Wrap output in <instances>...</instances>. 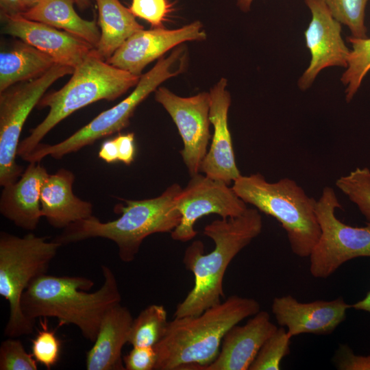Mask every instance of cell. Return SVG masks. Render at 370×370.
Listing matches in <instances>:
<instances>
[{"label": "cell", "instance_id": "obj_37", "mask_svg": "<svg viewBox=\"0 0 370 370\" xmlns=\"http://www.w3.org/2000/svg\"><path fill=\"white\" fill-rule=\"evenodd\" d=\"M1 14H21L27 10L23 0H0Z\"/></svg>", "mask_w": 370, "mask_h": 370}, {"label": "cell", "instance_id": "obj_3", "mask_svg": "<svg viewBox=\"0 0 370 370\" xmlns=\"http://www.w3.org/2000/svg\"><path fill=\"white\" fill-rule=\"evenodd\" d=\"M260 310L256 299L234 295L199 315L174 317L154 347V370H204L218 356L226 332Z\"/></svg>", "mask_w": 370, "mask_h": 370}, {"label": "cell", "instance_id": "obj_26", "mask_svg": "<svg viewBox=\"0 0 370 370\" xmlns=\"http://www.w3.org/2000/svg\"><path fill=\"white\" fill-rule=\"evenodd\" d=\"M347 39L352 45V49L341 81L346 86L345 100L349 102L370 71V38H359L350 36Z\"/></svg>", "mask_w": 370, "mask_h": 370}, {"label": "cell", "instance_id": "obj_10", "mask_svg": "<svg viewBox=\"0 0 370 370\" xmlns=\"http://www.w3.org/2000/svg\"><path fill=\"white\" fill-rule=\"evenodd\" d=\"M342 208L335 191L325 186L317 201L316 214L321 234L310 258V272L316 278H327L343 264L359 257L370 258V223L353 227L335 215Z\"/></svg>", "mask_w": 370, "mask_h": 370}, {"label": "cell", "instance_id": "obj_6", "mask_svg": "<svg viewBox=\"0 0 370 370\" xmlns=\"http://www.w3.org/2000/svg\"><path fill=\"white\" fill-rule=\"evenodd\" d=\"M232 187L244 202L281 224L293 254L309 257L321 234L314 198L291 178L269 182L259 173L241 175Z\"/></svg>", "mask_w": 370, "mask_h": 370}, {"label": "cell", "instance_id": "obj_15", "mask_svg": "<svg viewBox=\"0 0 370 370\" xmlns=\"http://www.w3.org/2000/svg\"><path fill=\"white\" fill-rule=\"evenodd\" d=\"M2 32L18 38L51 57L58 64L75 69L95 49L86 40L65 31L21 14H1Z\"/></svg>", "mask_w": 370, "mask_h": 370}, {"label": "cell", "instance_id": "obj_2", "mask_svg": "<svg viewBox=\"0 0 370 370\" xmlns=\"http://www.w3.org/2000/svg\"><path fill=\"white\" fill-rule=\"evenodd\" d=\"M262 219L256 208H247L241 215L214 220L204 230L214 243V248L204 254V245L194 241L185 250L183 263L194 275V286L176 308L174 317L196 316L221 302L225 297L223 278L235 256L262 230Z\"/></svg>", "mask_w": 370, "mask_h": 370}, {"label": "cell", "instance_id": "obj_28", "mask_svg": "<svg viewBox=\"0 0 370 370\" xmlns=\"http://www.w3.org/2000/svg\"><path fill=\"white\" fill-rule=\"evenodd\" d=\"M336 186L354 203L370 223V170L357 167L336 181Z\"/></svg>", "mask_w": 370, "mask_h": 370}, {"label": "cell", "instance_id": "obj_11", "mask_svg": "<svg viewBox=\"0 0 370 370\" xmlns=\"http://www.w3.org/2000/svg\"><path fill=\"white\" fill-rule=\"evenodd\" d=\"M190 177L175 197L182 218L171 236L180 242H187L196 236L197 232L194 225L202 217L216 214L227 219L241 215L247 208V204L224 182L200 173Z\"/></svg>", "mask_w": 370, "mask_h": 370}, {"label": "cell", "instance_id": "obj_21", "mask_svg": "<svg viewBox=\"0 0 370 370\" xmlns=\"http://www.w3.org/2000/svg\"><path fill=\"white\" fill-rule=\"evenodd\" d=\"M75 175L66 169L49 174L40 192L42 217L56 228H66L92 216V205L73 192Z\"/></svg>", "mask_w": 370, "mask_h": 370}, {"label": "cell", "instance_id": "obj_12", "mask_svg": "<svg viewBox=\"0 0 370 370\" xmlns=\"http://www.w3.org/2000/svg\"><path fill=\"white\" fill-rule=\"evenodd\" d=\"M155 99L169 113L178 130L184 145L180 153L190 176L200 173L210 138V93L202 92L183 97L159 86L155 90Z\"/></svg>", "mask_w": 370, "mask_h": 370}, {"label": "cell", "instance_id": "obj_18", "mask_svg": "<svg viewBox=\"0 0 370 370\" xmlns=\"http://www.w3.org/2000/svg\"><path fill=\"white\" fill-rule=\"evenodd\" d=\"M278 327L267 311L260 310L243 325L225 334L216 359L204 370H248L266 340Z\"/></svg>", "mask_w": 370, "mask_h": 370}, {"label": "cell", "instance_id": "obj_31", "mask_svg": "<svg viewBox=\"0 0 370 370\" xmlns=\"http://www.w3.org/2000/svg\"><path fill=\"white\" fill-rule=\"evenodd\" d=\"M38 362L26 352L21 341L13 337L0 345V370H37Z\"/></svg>", "mask_w": 370, "mask_h": 370}, {"label": "cell", "instance_id": "obj_16", "mask_svg": "<svg viewBox=\"0 0 370 370\" xmlns=\"http://www.w3.org/2000/svg\"><path fill=\"white\" fill-rule=\"evenodd\" d=\"M350 308L342 297L303 303L291 295L275 297L271 305L278 323L286 328L291 338L303 334H332L345 320Z\"/></svg>", "mask_w": 370, "mask_h": 370}, {"label": "cell", "instance_id": "obj_7", "mask_svg": "<svg viewBox=\"0 0 370 370\" xmlns=\"http://www.w3.org/2000/svg\"><path fill=\"white\" fill-rule=\"evenodd\" d=\"M47 237L29 233L19 237L0 233V295L9 305L4 335L16 338L33 332L35 321L23 313L21 300L29 285L47 273L62 245Z\"/></svg>", "mask_w": 370, "mask_h": 370}, {"label": "cell", "instance_id": "obj_33", "mask_svg": "<svg viewBox=\"0 0 370 370\" xmlns=\"http://www.w3.org/2000/svg\"><path fill=\"white\" fill-rule=\"evenodd\" d=\"M332 362L339 370H370V355H356L345 344L339 345Z\"/></svg>", "mask_w": 370, "mask_h": 370}, {"label": "cell", "instance_id": "obj_24", "mask_svg": "<svg viewBox=\"0 0 370 370\" xmlns=\"http://www.w3.org/2000/svg\"><path fill=\"white\" fill-rule=\"evenodd\" d=\"M95 1L101 28L100 40L95 49L107 60L129 37L143 29V27L119 0Z\"/></svg>", "mask_w": 370, "mask_h": 370}, {"label": "cell", "instance_id": "obj_34", "mask_svg": "<svg viewBox=\"0 0 370 370\" xmlns=\"http://www.w3.org/2000/svg\"><path fill=\"white\" fill-rule=\"evenodd\" d=\"M123 360L126 370H154L157 354L154 347H133Z\"/></svg>", "mask_w": 370, "mask_h": 370}, {"label": "cell", "instance_id": "obj_19", "mask_svg": "<svg viewBox=\"0 0 370 370\" xmlns=\"http://www.w3.org/2000/svg\"><path fill=\"white\" fill-rule=\"evenodd\" d=\"M48 175L40 162H29L19 179L3 187L1 214L22 229H36L42 217L41 188Z\"/></svg>", "mask_w": 370, "mask_h": 370}, {"label": "cell", "instance_id": "obj_32", "mask_svg": "<svg viewBox=\"0 0 370 370\" xmlns=\"http://www.w3.org/2000/svg\"><path fill=\"white\" fill-rule=\"evenodd\" d=\"M129 10L134 16L158 28L163 27L170 6L167 0H132Z\"/></svg>", "mask_w": 370, "mask_h": 370}, {"label": "cell", "instance_id": "obj_36", "mask_svg": "<svg viewBox=\"0 0 370 370\" xmlns=\"http://www.w3.org/2000/svg\"><path fill=\"white\" fill-rule=\"evenodd\" d=\"M99 157L107 163L119 161V155L114 138L103 142L98 153Z\"/></svg>", "mask_w": 370, "mask_h": 370}, {"label": "cell", "instance_id": "obj_22", "mask_svg": "<svg viewBox=\"0 0 370 370\" xmlns=\"http://www.w3.org/2000/svg\"><path fill=\"white\" fill-rule=\"evenodd\" d=\"M56 64L49 55L23 40L14 42L0 53V92L41 76Z\"/></svg>", "mask_w": 370, "mask_h": 370}, {"label": "cell", "instance_id": "obj_23", "mask_svg": "<svg viewBox=\"0 0 370 370\" xmlns=\"http://www.w3.org/2000/svg\"><path fill=\"white\" fill-rule=\"evenodd\" d=\"M74 0H40L21 15L63 29L96 48L101 36L97 23L95 20L88 21L80 17L74 9Z\"/></svg>", "mask_w": 370, "mask_h": 370}, {"label": "cell", "instance_id": "obj_13", "mask_svg": "<svg viewBox=\"0 0 370 370\" xmlns=\"http://www.w3.org/2000/svg\"><path fill=\"white\" fill-rule=\"evenodd\" d=\"M311 13V20L304 32L306 45L311 59L298 80V86L306 90L318 74L330 66L347 68L350 49L341 36V23L331 14L321 0H304Z\"/></svg>", "mask_w": 370, "mask_h": 370}, {"label": "cell", "instance_id": "obj_27", "mask_svg": "<svg viewBox=\"0 0 370 370\" xmlns=\"http://www.w3.org/2000/svg\"><path fill=\"white\" fill-rule=\"evenodd\" d=\"M332 16L351 32L352 36L367 37L365 11L369 0H321Z\"/></svg>", "mask_w": 370, "mask_h": 370}, {"label": "cell", "instance_id": "obj_29", "mask_svg": "<svg viewBox=\"0 0 370 370\" xmlns=\"http://www.w3.org/2000/svg\"><path fill=\"white\" fill-rule=\"evenodd\" d=\"M291 337L282 326L266 340L249 370H279L282 359L290 354Z\"/></svg>", "mask_w": 370, "mask_h": 370}, {"label": "cell", "instance_id": "obj_35", "mask_svg": "<svg viewBox=\"0 0 370 370\" xmlns=\"http://www.w3.org/2000/svg\"><path fill=\"white\" fill-rule=\"evenodd\" d=\"M114 138L117 147L119 161L126 165L131 164L136 153L134 134H119Z\"/></svg>", "mask_w": 370, "mask_h": 370}, {"label": "cell", "instance_id": "obj_41", "mask_svg": "<svg viewBox=\"0 0 370 370\" xmlns=\"http://www.w3.org/2000/svg\"><path fill=\"white\" fill-rule=\"evenodd\" d=\"M40 0H23V3L27 10L32 8L37 4Z\"/></svg>", "mask_w": 370, "mask_h": 370}, {"label": "cell", "instance_id": "obj_38", "mask_svg": "<svg viewBox=\"0 0 370 370\" xmlns=\"http://www.w3.org/2000/svg\"><path fill=\"white\" fill-rule=\"evenodd\" d=\"M351 308L357 310L367 312L370 315V291L363 299L351 305Z\"/></svg>", "mask_w": 370, "mask_h": 370}, {"label": "cell", "instance_id": "obj_39", "mask_svg": "<svg viewBox=\"0 0 370 370\" xmlns=\"http://www.w3.org/2000/svg\"><path fill=\"white\" fill-rule=\"evenodd\" d=\"M253 1L254 0H236V5L241 11L247 12L250 10Z\"/></svg>", "mask_w": 370, "mask_h": 370}, {"label": "cell", "instance_id": "obj_20", "mask_svg": "<svg viewBox=\"0 0 370 370\" xmlns=\"http://www.w3.org/2000/svg\"><path fill=\"white\" fill-rule=\"evenodd\" d=\"M133 319L129 309L121 303L106 311L94 344L86 353L87 370L125 369L122 349L128 343Z\"/></svg>", "mask_w": 370, "mask_h": 370}, {"label": "cell", "instance_id": "obj_30", "mask_svg": "<svg viewBox=\"0 0 370 370\" xmlns=\"http://www.w3.org/2000/svg\"><path fill=\"white\" fill-rule=\"evenodd\" d=\"M40 323L41 330L32 341V354L38 363L51 369L59 360L61 341L55 330L48 328L46 318L45 323Z\"/></svg>", "mask_w": 370, "mask_h": 370}, {"label": "cell", "instance_id": "obj_8", "mask_svg": "<svg viewBox=\"0 0 370 370\" xmlns=\"http://www.w3.org/2000/svg\"><path fill=\"white\" fill-rule=\"evenodd\" d=\"M182 53V49L177 48L168 57L159 58L151 69L140 76L129 96L111 108L101 112L66 139L55 145L39 143L24 160L29 162H40L47 156L60 159L127 127L138 106L155 92L162 82L180 73L182 67L176 71L172 69Z\"/></svg>", "mask_w": 370, "mask_h": 370}, {"label": "cell", "instance_id": "obj_5", "mask_svg": "<svg viewBox=\"0 0 370 370\" xmlns=\"http://www.w3.org/2000/svg\"><path fill=\"white\" fill-rule=\"evenodd\" d=\"M70 79L60 89L45 95L39 108L48 107L43 121L29 131L18 145L17 155L24 159L60 121L75 111L100 100L113 101L136 86L140 76L119 69L93 49L74 69Z\"/></svg>", "mask_w": 370, "mask_h": 370}, {"label": "cell", "instance_id": "obj_9", "mask_svg": "<svg viewBox=\"0 0 370 370\" xmlns=\"http://www.w3.org/2000/svg\"><path fill=\"white\" fill-rule=\"evenodd\" d=\"M74 69L58 64L34 79L16 84L0 92V185L15 182L23 173L16 162L25 123L47 89Z\"/></svg>", "mask_w": 370, "mask_h": 370}, {"label": "cell", "instance_id": "obj_17", "mask_svg": "<svg viewBox=\"0 0 370 370\" xmlns=\"http://www.w3.org/2000/svg\"><path fill=\"white\" fill-rule=\"evenodd\" d=\"M227 84V79L221 78L209 92V118L214 132L212 144L201 162L199 172L230 185L241 174L236 166L228 127L227 117L231 97L226 90Z\"/></svg>", "mask_w": 370, "mask_h": 370}, {"label": "cell", "instance_id": "obj_25", "mask_svg": "<svg viewBox=\"0 0 370 370\" xmlns=\"http://www.w3.org/2000/svg\"><path fill=\"white\" fill-rule=\"evenodd\" d=\"M169 323L162 305H149L133 319L128 343L133 347H155L164 336Z\"/></svg>", "mask_w": 370, "mask_h": 370}, {"label": "cell", "instance_id": "obj_4", "mask_svg": "<svg viewBox=\"0 0 370 370\" xmlns=\"http://www.w3.org/2000/svg\"><path fill=\"white\" fill-rule=\"evenodd\" d=\"M181 189L175 183L156 197L126 200V206H115V212L121 214L116 219L101 222L91 216L71 224L53 240L63 245L92 238L109 239L116 245L119 258L130 262L145 238L156 233H171L180 224L182 215L175 197Z\"/></svg>", "mask_w": 370, "mask_h": 370}, {"label": "cell", "instance_id": "obj_14", "mask_svg": "<svg viewBox=\"0 0 370 370\" xmlns=\"http://www.w3.org/2000/svg\"><path fill=\"white\" fill-rule=\"evenodd\" d=\"M206 34L199 21L175 29L158 27L141 29L129 37L106 61L133 75L141 73L149 63L162 58L173 47L187 41H201Z\"/></svg>", "mask_w": 370, "mask_h": 370}, {"label": "cell", "instance_id": "obj_40", "mask_svg": "<svg viewBox=\"0 0 370 370\" xmlns=\"http://www.w3.org/2000/svg\"><path fill=\"white\" fill-rule=\"evenodd\" d=\"M75 3L79 8L81 10H84L88 8L90 5V0H74Z\"/></svg>", "mask_w": 370, "mask_h": 370}, {"label": "cell", "instance_id": "obj_1", "mask_svg": "<svg viewBox=\"0 0 370 370\" xmlns=\"http://www.w3.org/2000/svg\"><path fill=\"white\" fill-rule=\"evenodd\" d=\"M102 286L90 293L92 280L81 276L43 274L25 291L21 300L24 314L38 318H56L60 325H74L87 340L94 342L101 319L111 307L120 304L121 295L113 271L101 266Z\"/></svg>", "mask_w": 370, "mask_h": 370}]
</instances>
